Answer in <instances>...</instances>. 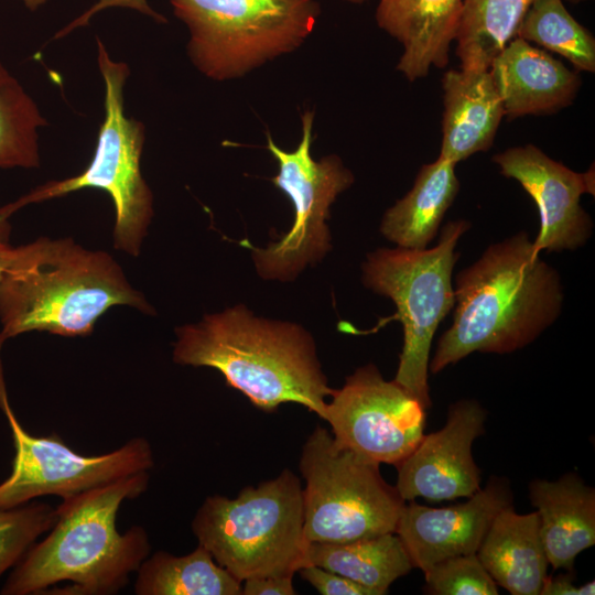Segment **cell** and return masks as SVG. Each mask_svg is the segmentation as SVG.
Here are the masks:
<instances>
[{
	"label": "cell",
	"mask_w": 595,
	"mask_h": 595,
	"mask_svg": "<svg viewBox=\"0 0 595 595\" xmlns=\"http://www.w3.org/2000/svg\"><path fill=\"white\" fill-rule=\"evenodd\" d=\"M453 323L440 337L429 371L437 374L478 351L509 354L534 342L560 316L558 271L526 231L493 244L455 279Z\"/></svg>",
	"instance_id": "6da1fadb"
},
{
	"label": "cell",
	"mask_w": 595,
	"mask_h": 595,
	"mask_svg": "<svg viewBox=\"0 0 595 595\" xmlns=\"http://www.w3.org/2000/svg\"><path fill=\"white\" fill-rule=\"evenodd\" d=\"M148 470L63 499L50 534L33 544L1 594L109 595L120 591L150 553L147 531L116 527L122 501L143 494Z\"/></svg>",
	"instance_id": "7a4b0ae2"
},
{
	"label": "cell",
	"mask_w": 595,
	"mask_h": 595,
	"mask_svg": "<svg viewBox=\"0 0 595 595\" xmlns=\"http://www.w3.org/2000/svg\"><path fill=\"white\" fill-rule=\"evenodd\" d=\"M175 332V363L218 370L229 387L266 412L294 402L324 418L334 389L314 339L302 326L261 318L235 305Z\"/></svg>",
	"instance_id": "3957f363"
},
{
	"label": "cell",
	"mask_w": 595,
	"mask_h": 595,
	"mask_svg": "<svg viewBox=\"0 0 595 595\" xmlns=\"http://www.w3.org/2000/svg\"><path fill=\"white\" fill-rule=\"evenodd\" d=\"M117 305L154 314L109 253L87 250L72 238L41 237L15 247L0 277V345L31 331L88 336Z\"/></svg>",
	"instance_id": "277c9868"
},
{
	"label": "cell",
	"mask_w": 595,
	"mask_h": 595,
	"mask_svg": "<svg viewBox=\"0 0 595 595\" xmlns=\"http://www.w3.org/2000/svg\"><path fill=\"white\" fill-rule=\"evenodd\" d=\"M192 530L217 564L241 583L294 575L306 565L301 479L289 468L245 487L235 499L208 496Z\"/></svg>",
	"instance_id": "5b68a950"
},
{
	"label": "cell",
	"mask_w": 595,
	"mask_h": 595,
	"mask_svg": "<svg viewBox=\"0 0 595 595\" xmlns=\"http://www.w3.org/2000/svg\"><path fill=\"white\" fill-rule=\"evenodd\" d=\"M187 26L186 51L204 76H246L299 48L321 14L316 0H170Z\"/></svg>",
	"instance_id": "8992f818"
},
{
	"label": "cell",
	"mask_w": 595,
	"mask_h": 595,
	"mask_svg": "<svg viewBox=\"0 0 595 595\" xmlns=\"http://www.w3.org/2000/svg\"><path fill=\"white\" fill-rule=\"evenodd\" d=\"M469 221L447 223L433 248H379L361 266L363 282L396 305L392 318L401 322L403 345L394 381L429 409L428 374L433 336L455 304L452 273L459 258L455 251Z\"/></svg>",
	"instance_id": "52a82bcc"
},
{
	"label": "cell",
	"mask_w": 595,
	"mask_h": 595,
	"mask_svg": "<svg viewBox=\"0 0 595 595\" xmlns=\"http://www.w3.org/2000/svg\"><path fill=\"white\" fill-rule=\"evenodd\" d=\"M97 62L105 84V116L99 127L94 156L78 175L46 182L0 208L9 218L20 208L62 197L83 188H98L111 197L116 221L113 246L138 257L153 217V194L141 174L140 160L145 141V127L125 115L123 87L129 66L113 61L97 39Z\"/></svg>",
	"instance_id": "ba28073f"
},
{
	"label": "cell",
	"mask_w": 595,
	"mask_h": 595,
	"mask_svg": "<svg viewBox=\"0 0 595 595\" xmlns=\"http://www.w3.org/2000/svg\"><path fill=\"white\" fill-rule=\"evenodd\" d=\"M307 543H340L394 532L405 501L379 464L337 446L317 425L299 462Z\"/></svg>",
	"instance_id": "9c48e42d"
},
{
	"label": "cell",
	"mask_w": 595,
	"mask_h": 595,
	"mask_svg": "<svg viewBox=\"0 0 595 595\" xmlns=\"http://www.w3.org/2000/svg\"><path fill=\"white\" fill-rule=\"evenodd\" d=\"M314 111L302 115V137L293 151H285L267 136V149L278 173L271 178L292 202L294 219L279 241L252 247L258 273L267 280L291 281L332 248L326 220L336 197L354 183V174L340 158L329 154L315 161L311 154Z\"/></svg>",
	"instance_id": "30bf717a"
},
{
	"label": "cell",
	"mask_w": 595,
	"mask_h": 595,
	"mask_svg": "<svg viewBox=\"0 0 595 595\" xmlns=\"http://www.w3.org/2000/svg\"><path fill=\"white\" fill-rule=\"evenodd\" d=\"M0 408L11 429L15 452L11 474L0 484V509L15 508L46 495L67 499L153 466L151 446L142 437L102 455L85 456L55 433L43 437L28 433L10 405L1 358Z\"/></svg>",
	"instance_id": "8fae6325"
},
{
	"label": "cell",
	"mask_w": 595,
	"mask_h": 595,
	"mask_svg": "<svg viewBox=\"0 0 595 595\" xmlns=\"http://www.w3.org/2000/svg\"><path fill=\"white\" fill-rule=\"evenodd\" d=\"M331 398L323 420L335 444L367 461L397 467L424 435L426 409L374 364L357 368Z\"/></svg>",
	"instance_id": "7c38bea8"
},
{
	"label": "cell",
	"mask_w": 595,
	"mask_h": 595,
	"mask_svg": "<svg viewBox=\"0 0 595 595\" xmlns=\"http://www.w3.org/2000/svg\"><path fill=\"white\" fill-rule=\"evenodd\" d=\"M500 174L516 180L534 201L540 229L533 251L561 252L583 247L593 220L581 206L585 193L594 194V172H575L533 144L512 147L493 156Z\"/></svg>",
	"instance_id": "4fadbf2b"
},
{
	"label": "cell",
	"mask_w": 595,
	"mask_h": 595,
	"mask_svg": "<svg viewBox=\"0 0 595 595\" xmlns=\"http://www.w3.org/2000/svg\"><path fill=\"white\" fill-rule=\"evenodd\" d=\"M487 412L473 399L448 407L444 426L424 434L418 446L398 466L396 488L412 501L454 500L470 497L480 488V470L473 454V442L485 433Z\"/></svg>",
	"instance_id": "5bb4252c"
},
{
	"label": "cell",
	"mask_w": 595,
	"mask_h": 595,
	"mask_svg": "<svg viewBox=\"0 0 595 595\" xmlns=\"http://www.w3.org/2000/svg\"><path fill=\"white\" fill-rule=\"evenodd\" d=\"M512 496L506 477L490 476L484 488L462 504L433 508L405 502L394 532L413 567L424 572L448 558L476 553L495 517L512 506Z\"/></svg>",
	"instance_id": "9a60e30c"
},
{
	"label": "cell",
	"mask_w": 595,
	"mask_h": 595,
	"mask_svg": "<svg viewBox=\"0 0 595 595\" xmlns=\"http://www.w3.org/2000/svg\"><path fill=\"white\" fill-rule=\"evenodd\" d=\"M489 72L509 120L566 108L582 85L577 71L520 37L512 39L496 56Z\"/></svg>",
	"instance_id": "2e32d148"
},
{
	"label": "cell",
	"mask_w": 595,
	"mask_h": 595,
	"mask_svg": "<svg viewBox=\"0 0 595 595\" xmlns=\"http://www.w3.org/2000/svg\"><path fill=\"white\" fill-rule=\"evenodd\" d=\"M463 0H380L378 26L398 41L403 52L397 64L409 82L426 77L431 67L448 63Z\"/></svg>",
	"instance_id": "e0dca14e"
},
{
	"label": "cell",
	"mask_w": 595,
	"mask_h": 595,
	"mask_svg": "<svg viewBox=\"0 0 595 595\" xmlns=\"http://www.w3.org/2000/svg\"><path fill=\"white\" fill-rule=\"evenodd\" d=\"M440 156L455 164L491 148L505 117L489 69H450L442 77Z\"/></svg>",
	"instance_id": "ac0fdd59"
},
{
	"label": "cell",
	"mask_w": 595,
	"mask_h": 595,
	"mask_svg": "<svg viewBox=\"0 0 595 595\" xmlns=\"http://www.w3.org/2000/svg\"><path fill=\"white\" fill-rule=\"evenodd\" d=\"M529 498L539 516L549 565L572 571L576 556L595 544L594 488L577 473H567L554 482L532 480Z\"/></svg>",
	"instance_id": "d6986e66"
},
{
	"label": "cell",
	"mask_w": 595,
	"mask_h": 595,
	"mask_svg": "<svg viewBox=\"0 0 595 595\" xmlns=\"http://www.w3.org/2000/svg\"><path fill=\"white\" fill-rule=\"evenodd\" d=\"M495 583L512 595H540L549 561L537 511L517 513L512 506L493 520L477 552Z\"/></svg>",
	"instance_id": "ffe728a7"
},
{
	"label": "cell",
	"mask_w": 595,
	"mask_h": 595,
	"mask_svg": "<svg viewBox=\"0 0 595 595\" xmlns=\"http://www.w3.org/2000/svg\"><path fill=\"white\" fill-rule=\"evenodd\" d=\"M455 166L440 155L422 165L411 190L386 210L381 234L400 248L425 249L459 192Z\"/></svg>",
	"instance_id": "44dd1931"
},
{
	"label": "cell",
	"mask_w": 595,
	"mask_h": 595,
	"mask_svg": "<svg viewBox=\"0 0 595 595\" xmlns=\"http://www.w3.org/2000/svg\"><path fill=\"white\" fill-rule=\"evenodd\" d=\"M306 564L350 578L378 595L387 594L396 580L413 569L396 532L340 543H309Z\"/></svg>",
	"instance_id": "7402d4cb"
},
{
	"label": "cell",
	"mask_w": 595,
	"mask_h": 595,
	"mask_svg": "<svg viewBox=\"0 0 595 595\" xmlns=\"http://www.w3.org/2000/svg\"><path fill=\"white\" fill-rule=\"evenodd\" d=\"M137 572L138 595H240L242 588L241 582L201 544L181 556L159 551L145 559Z\"/></svg>",
	"instance_id": "603a6c76"
},
{
	"label": "cell",
	"mask_w": 595,
	"mask_h": 595,
	"mask_svg": "<svg viewBox=\"0 0 595 595\" xmlns=\"http://www.w3.org/2000/svg\"><path fill=\"white\" fill-rule=\"evenodd\" d=\"M536 0H463L455 36L461 68L487 71Z\"/></svg>",
	"instance_id": "cb8c5ba5"
},
{
	"label": "cell",
	"mask_w": 595,
	"mask_h": 595,
	"mask_svg": "<svg viewBox=\"0 0 595 595\" xmlns=\"http://www.w3.org/2000/svg\"><path fill=\"white\" fill-rule=\"evenodd\" d=\"M516 37L561 55L577 72H595V39L571 15L562 0H536Z\"/></svg>",
	"instance_id": "d4e9b609"
},
{
	"label": "cell",
	"mask_w": 595,
	"mask_h": 595,
	"mask_svg": "<svg viewBox=\"0 0 595 595\" xmlns=\"http://www.w3.org/2000/svg\"><path fill=\"white\" fill-rule=\"evenodd\" d=\"M46 125L32 97L0 63V169L39 167L37 130Z\"/></svg>",
	"instance_id": "484cf974"
},
{
	"label": "cell",
	"mask_w": 595,
	"mask_h": 595,
	"mask_svg": "<svg viewBox=\"0 0 595 595\" xmlns=\"http://www.w3.org/2000/svg\"><path fill=\"white\" fill-rule=\"evenodd\" d=\"M56 509L45 504L0 509V577L15 566L36 539L56 522Z\"/></svg>",
	"instance_id": "4316f807"
},
{
	"label": "cell",
	"mask_w": 595,
	"mask_h": 595,
	"mask_svg": "<svg viewBox=\"0 0 595 595\" xmlns=\"http://www.w3.org/2000/svg\"><path fill=\"white\" fill-rule=\"evenodd\" d=\"M425 591L433 595H497L498 587L476 553L448 558L426 569Z\"/></svg>",
	"instance_id": "83f0119b"
},
{
	"label": "cell",
	"mask_w": 595,
	"mask_h": 595,
	"mask_svg": "<svg viewBox=\"0 0 595 595\" xmlns=\"http://www.w3.org/2000/svg\"><path fill=\"white\" fill-rule=\"evenodd\" d=\"M298 573L322 595H378L369 587L314 564L302 566Z\"/></svg>",
	"instance_id": "f1b7e54d"
},
{
	"label": "cell",
	"mask_w": 595,
	"mask_h": 595,
	"mask_svg": "<svg viewBox=\"0 0 595 595\" xmlns=\"http://www.w3.org/2000/svg\"><path fill=\"white\" fill-rule=\"evenodd\" d=\"M113 7H121V8H129L139 11L142 14L149 15L154 21L159 23H165L166 18L162 14L158 13L155 10H153L148 0H98L95 4H93L87 11L82 13L78 18L73 20L69 24H67L65 28L60 30L54 39H61L75 29L79 26H85L88 24L89 20L99 11L107 9V8H113Z\"/></svg>",
	"instance_id": "f546056e"
},
{
	"label": "cell",
	"mask_w": 595,
	"mask_h": 595,
	"mask_svg": "<svg viewBox=\"0 0 595 595\" xmlns=\"http://www.w3.org/2000/svg\"><path fill=\"white\" fill-rule=\"evenodd\" d=\"M293 575L255 577L244 581V595H294Z\"/></svg>",
	"instance_id": "4dcf8cb0"
},
{
	"label": "cell",
	"mask_w": 595,
	"mask_h": 595,
	"mask_svg": "<svg viewBox=\"0 0 595 595\" xmlns=\"http://www.w3.org/2000/svg\"><path fill=\"white\" fill-rule=\"evenodd\" d=\"M595 582L589 581L583 585L575 584L574 574L569 571L556 576H547L540 595H593Z\"/></svg>",
	"instance_id": "1f68e13d"
},
{
	"label": "cell",
	"mask_w": 595,
	"mask_h": 595,
	"mask_svg": "<svg viewBox=\"0 0 595 595\" xmlns=\"http://www.w3.org/2000/svg\"><path fill=\"white\" fill-rule=\"evenodd\" d=\"M10 231L8 218L0 215V277L10 268L15 255V247L9 242Z\"/></svg>",
	"instance_id": "d6a6232c"
},
{
	"label": "cell",
	"mask_w": 595,
	"mask_h": 595,
	"mask_svg": "<svg viewBox=\"0 0 595 595\" xmlns=\"http://www.w3.org/2000/svg\"><path fill=\"white\" fill-rule=\"evenodd\" d=\"M22 1L29 10L34 11L41 6H43L47 0H22Z\"/></svg>",
	"instance_id": "836d02e7"
},
{
	"label": "cell",
	"mask_w": 595,
	"mask_h": 595,
	"mask_svg": "<svg viewBox=\"0 0 595 595\" xmlns=\"http://www.w3.org/2000/svg\"><path fill=\"white\" fill-rule=\"evenodd\" d=\"M343 1H346V2H349V3H354V4H361V3H364V2L367 1V0H343Z\"/></svg>",
	"instance_id": "e575fe53"
},
{
	"label": "cell",
	"mask_w": 595,
	"mask_h": 595,
	"mask_svg": "<svg viewBox=\"0 0 595 595\" xmlns=\"http://www.w3.org/2000/svg\"><path fill=\"white\" fill-rule=\"evenodd\" d=\"M565 1H567L570 3H573V4H578L581 2L588 1V0H565Z\"/></svg>",
	"instance_id": "d590c367"
}]
</instances>
